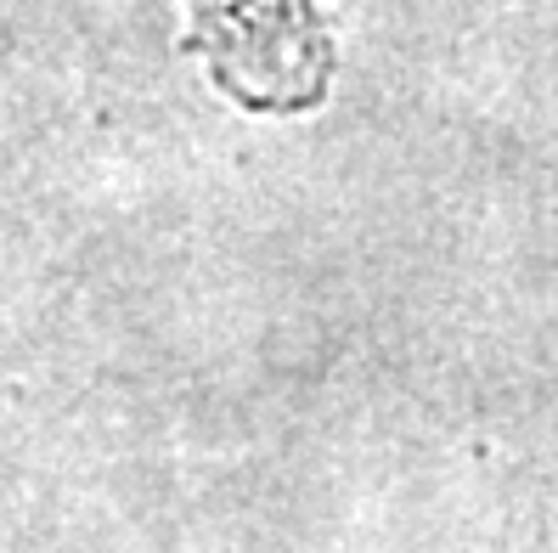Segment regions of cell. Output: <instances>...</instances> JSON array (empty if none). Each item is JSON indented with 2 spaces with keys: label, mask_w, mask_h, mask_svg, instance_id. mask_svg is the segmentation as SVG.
Here are the masks:
<instances>
[{
  "label": "cell",
  "mask_w": 558,
  "mask_h": 553,
  "mask_svg": "<svg viewBox=\"0 0 558 553\" xmlns=\"http://www.w3.org/2000/svg\"><path fill=\"white\" fill-rule=\"evenodd\" d=\"M181 51L243 113H311L333 91V35L316 0H186Z\"/></svg>",
  "instance_id": "1"
}]
</instances>
